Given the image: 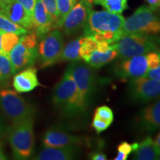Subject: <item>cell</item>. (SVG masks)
<instances>
[{
    "mask_svg": "<svg viewBox=\"0 0 160 160\" xmlns=\"http://www.w3.org/2000/svg\"><path fill=\"white\" fill-rule=\"evenodd\" d=\"M145 77L157 80V81H160V65L156 68L148 70Z\"/></svg>",
    "mask_w": 160,
    "mask_h": 160,
    "instance_id": "33",
    "label": "cell"
},
{
    "mask_svg": "<svg viewBox=\"0 0 160 160\" xmlns=\"http://www.w3.org/2000/svg\"><path fill=\"white\" fill-rule=\"evenodd\" d=\"M95 4L102 5L105 11L115 14H122L127 8V0H93Z\"/></svg>",
    "mask_w": 160,
    "mask_h": 160,
    "instance_id": "23",
    "label": "cell"
},
{
    "mask_svg": "<svg viewBox=\"0 0 160 160\" xmlns=\"http://www.w3.org/2000/svg\"><path fill=\"white\" fill-rule=\"evenodd\" d=\"M128 154L124 153L121 151H118L117 157L114 158V159L115 160H126L128 159Z\"/></svg>",
    "mask_w": 160,
    "mask_h": 160,
    "instance_id": "39",
    "label": "cell"
},
{
    "mask_svg": "<svg viewBox=\"0 0 160 160\" xmlns=\"http://www.w3.org/2000/svg\"><path fill=\"white\" fill-rule=\"evenodd\" d=\"M53 103L66 117L79 115L87 110L88 105L80 95L68 68L55 86L53 92Z\"/></svg>",
    "mask_w": 160,
    "mask_h": 160,
    "instance_id": "1",
    "label": "cell"
},
{
    "mask_svg": "<svg viewBox=\"0 0 160 160\" xmlns=\"http://www.w3.org/2000/svg\"><path fill=\"white\" fill-rule=\"evenodd\" d=\"M8 128H7V126L5 125V124L0 118V138L3 137L8 133Z\"/></svg>",
    "mask_w": 160,
    "mask_h": 160,
    "instance_id": "38",
    "label": "cell"
},
{
    "mask_svg": "<svg viewBox=\"0 0 160 160\" xmlns=\"http://www.w3.org/2000/svg\"><path fill=\"white\" fill-rule=\"evenodd\" d=\"M68 68L73 76L80 95L85 103L88 105L93 90H94L96 82V73L91 66L87 63L80 62L79 61L72 62Z\"/></svg>",
    "mask_w": 160,
    "mask_h": 160,
    "instance_id": "9",
    "label": "cell"
},
{
    "mask_svg": "<svg viewBox=\"0 0 160 160\" xmlns=\"http://www.w3.org/2000/svg\"><path fill=\"white\" fill-rule=\"evenodd\" d=\"M110 125H111V123L100 119L97 116H93V122H92V127L95 129L97 133H100L101 132L105 131L109 127Z\"/></svg>",
    "mask_w": 160,
    "mask_h": 160,
    "instance_id": "30",
    "label": "cell"
},
{
    "mask_svg": "<svg viewBox=\"0 0 160 160\" xmlns=\"http://www.w3.org/2000/svg\"><path fill=\"white\" fill-rule=\"evenodd\" d=\"M111 45L117 50V56L121 59L144 55L158 50L156 38L142 33L124 35Z\"/></svg>",
    "mask_w": 160,
    "mask_h": 160,
    "instance_id": "4",
    "label": "cell"
},
{
    "mask_svg": "<svg viewBox=\"0 0 160 160\" xmlns=\"http://www.w3.org/2000/svg\"><path fill=\"white\" fill-rule=\"evenodd\" d=\"M41 85L37 77V70L32 66L16 73L13 79V88L17 93H28Z\"/></svg>",
    "mask_w": 160,
    "mask_h": 160,
    "instance_id": "17",
    "label": "cell"
},
{
    "mask_svg": "<svg viewBox=\"0 0 160 160\" xmlns=\"http://www.w3.org/2000/svg\"><path fill=\"white\" fill-rule=\"evenodd\" d=\"M157 159H160V153H159V156H158V158H157Z\"/></svg>",
    "mask_w": 160,
    "mask_h": 160,
    "instance_id": "45",
    "label": "cell"
},
{
    "mask_svg": "<svg viewBox=\"0 0 160 160\" xmlns=\"http://www.w3.org/2000/svg\"><path fill=\"white\" fill-rule=\"evenodd\" d=\"M38 39L35 31L25 33L20 38L17 45L10 52L9 57L13 75L17 73L20 70L34 65L39 57Z\"/></svg>",
    "mask_w": 160,
    "mask_h": 160,
    "instance_id": "5",
    "label": "cell"
},
{
    "mask_svg": "<svg viewBox=\"0 0 160 160\" xmlns=\"http://www.w3.org/2000/svg\"><path fill=\"white\" fill-rule=\"evenodd\" d=\"M148 68L145 55H139L123 59L116 66V75L123 79H133L146 76Z\"/></svg>",
    "mask_w": 160,
    "mask_h": 160,
    "instance_id": "12",
    "label": "cell"
},
{
    "mask_svg": "<svg viewBox=\"0 0 160 160\" xmlns=\"http://www.w3.org/2000/svg\"><path fill=\"white\" fill-rule=\"evenodd\" d=\"M13 75L12 65L8 53L0 52V87L8 85Z\"/></svg>",
    "mask_w": 160,
    "mask_h": 160,
    "instance_id": "22",
    "label": "cell"
},
{
    "mask_svg": "<svg viewBox=\"0 0 160 160\" xmlns=\"http://www.w3.org/2000/svg\"><path fill=\"white\" fill-rule=\"evenodd\" d=\"M117 57V51L112 46V48L110 49L106 53H101L96 50L92 53L91 57L85 62L88 65L94 68H100L106 64L113 61Z\"/></svg>",
    "mask_w": 160,
    "mask_h": 160,
    "instance_id": "20",
    "label": "cell"
},
{
    "mask_svg": "<svg viewBox=\"0 0 160 160\" xmlns=\"http://www.w3.org/2000/svg\"><path fill=\"white\" fill-rule=\"evenodd\" d=\"M88 1L91 2H93V0H88Z\"/></svg>",
    "mask_w": 160,
    "mask_h": 160,
    "instance_id": "46",
    "label": "cell"
},
{
    "mask_svg": "<svg viewBox=\"0 0 160 160\" xmlns=\"http://www.w3.org/2000/svg\"><path fill=\"white\" fill-rule=\"evenodd\" d=\"M63 48L62 34L58 29L52 30L44 36L38 46L40 67H51L59 62Z\"/></svg>",
    "mask_w": 160,
    "mask_h": 160,
    "instance_id": "8",
    "label": "cell"
},
{
    "mask_svg": "<svg viewBox=\"0 0 160 160\" xmlns=\"http://www.w3.org/2000/svg\"><path fill=\"white\" fill-rule=\"evenodd\" d=\"M0 108L13 124L34 117L37 112L34 106L28 102L17 91L10 89L0 91Z\"/></svg>",
    "mask_w": 160,
    "mask_h": 160,
    "instance_id": "6",
    "label": "cell"
},
{
    "mask_svg": "<svg viewBox=\"0 0 160 160\" xmlns=\"http://www.w3.org/2000/svg\"><path fill=\"white\" fill-rule=\"evenodd\" d=\"M149 6L139 7L133 15L125 19L122 35L142 33L146 35L160 34V18Z\"/></svg>",
    "mask_w": 160,
    "mask_h": 160,
    "instance_id": "3",
    "label": "cell"
},
{
    "mask_svg": "<svg viewBox=\"0 0 160 160\" xmlns=\"http://www.w3.org/2000/svg\"><path fill=\"white\" fill-rule=\"evenodd\" d=\"M86 141L85 137L71 135L57 128L48 130L42 139L45 147H79L85 145Z\"/></svg>",
    "mask_w": 160,
    "mask_h": 160,
    "instance_id": "14",
    "label": "cell"
},
{
    "mask_svg": "<svg viewBox=\"0 0 160 160\" xmlns=\"http://www.w3.org/2000/svg\"><path fill=\"white\" fill-rule=\"evenodd\" d=\"M158 52H157V53H158V54H159V59H160V51H157Z\"/></svg>",
    "mask_w": 160,
    "mask_h": 160,
    "instance_id": "44",
    "label": "cell"
},
{
    "mask_svg": "<svg viewBox=\"0 0 160 160\" xmlns=\"http://www.w3.org/2000/svg\"><path fill=\"white\" fill-rule=\"evenodd\" d=\"M20 39L19 35L13 33H2V52L10 53Z\"/></svg>",
    "mask_w": 160,
    "mask_h": 160,
    "instance_id": "27",
    "label": "cell"
},
{
    "mask_svg": "<svg viewBox=\"0 0 160 160\" xmlns=\"http://www.w3.org/2000/svg\"><path fill=\"white\" fill-rule=\"evenodd\" d=\"M0 12L24 28H34L33 18L25 11L23 6L16 0H0Z\"/></svg>",
    "mask_w": 160,
    "mask_h": 160,
    "instance_id": "13",
    "label": "cell"
},
{
    "mask_svg": "<svg viewBox=\"0 0 160 160\" xmlns=\"http://www.w3.org/2000/svg\"><path fill=\"white\" fill-rule=\"evenodd\" d=\"M82 37H80L77 39L71 41L65 46H64L60 61L75 62L81 59L79 56V48Z\"/></svg>",
    "mask_w": 160,
    "mask_h": 160,
    "instance_id": "21",
    "label": "cell"
},
{
    "mask_svg": "<svg viewBox=\"0 0 160 160\" xmlns=\"http://www.w3.org/2000/svg\"><path fill=\"white\" fill-rule=\"evenodd\" d=\"M111 48V44H109L107 42H102L97 43V51L101 52V53H106V52L108 51Z\"/></svg>",
    "mask_w": 160,
    "mask_h": 160,
    "instance_id": "35",
    "label": "cell"
},
{
    "mask_svg": "<svg viewBox=\"0 0 160 160\" xmlns=\"http://www.w3.org/2000/svg\"><path fill=\"white\" fill-rule=\"evenodd\" d=\"M34 117H29L14 123L8 130L10 145L16 159H27L31 157L34 148Z\"/></svg>",
    "mask_w": 160,
    "mask_h": 160,
    "instance_id": "2",
    "label": "cell"
},
{
    "mask_svg": "<svg viewBox=\"0 0 160 160\" xmlns=\"http://www.w3.org/2000/svg\"><path fill=\"white\" fill-rule=\"evenodd\" d=\"M147 2L153 11H157L160 8V0H147Z\"/></svg>",
    "mask_w": 160,
    "mask_h": 160,
    "instance_id": "37",
    "label": "cell"
},
{
    "mask_svg": "<svg viewBox=\"0 0 160 160\" xmlns=\"http://www.w3.org/2000/svg\"><path fill=\"white\" fill-rule=\"evenodd\" d=\"M134 152L135 159L153 160L157 159L160 151L153 139L151 137H147L139 143V146Z\"/></svg>",
    "mask_w": 160,
    "mask_h": 160,
    "instance_id": "19",
    "label": "cell"
},
{
    "mask_svg": "<svg viewBox=\"0 0 160 160\" xmlns=\"http://www.w3.org/2000/svg\"><path fill=\"white\" fill-rule=\"evenodd\" d=\"M89 157L93 160H106L107 159V156H106L103 152L94 151L90 153Z\"/></svg>",
    "mask_w": 160,
    "mask_h": 160,
    "instance_id": "36",
    "label": "cell"
},
{
    "mask_svg": "<svg viewBox=\"0 0 160 160\" xmlns=\"http://www.w3.org/2000/svg\"><path fill=\"white\" fill-rule=\"evenodd\" d=\"M117 151H121L129 156L132 152H133V149L131 144H129L127 142H122L120 143L119 146H118Z\"/></svg>",
    "mask_w": 160,
    "mask_h": 160,
    "instance_id": "34",
    "label": "cell"
},
{
    "mask_svg": "<svg viewBox=\"0 0 160 160\" xmlns=\"http://www.w3.org/2000/svg\"><path fill=\"white\" fill-rule=\"evenodd\" d=\"M7 159V157L5 154V152L3 151V148L2 143H0V160H5Z\"/></svg>",
    "mask_w": 160,
    "mask_h": 160,
    "instance_id": "40",
    "label": "cell"
},
{
    "mask_svg": "<svg viewBox=\"0 0 160 160\" xmlns=\"http://www.w3.org/2000/svg\"><path fill=\"white\" fill-rule=\"evenodd\" d=\"M145 57L148 69L156 68H157L160 65V59L158 53L151 51L148 53Z\"/></svg>",
    "mask_w": 160,
    "mask_h": 160,
    "instance_id": "31",
    "label": "cell"
},
{
    "mask_svg": "<svg viewBox=\"0 0 160 160\" xmlns=\"http://www.w3.org/2000/svg\"><path fill=\"white\" fill-rule=\"evenodd\" d=\"M155 143H156V145H157V147L158 148V149L160 151V133L158 134V136L155 139Z\"/></svg>",
    "mask_w": 160,
    "mask_h": 160,
    "instance_id": "41",
    "label": "cell"
},
{
    "mask_svg": "<svg viewBox=\"0 0 160 160\" xmlns=\"http://www.w3.org/2000/svg\"><path fill=\"white\" fill-rule=\"evenodd\" d=\"M156 40H157V43H159V44H160V37H157V38H156Z\"/></svg>",
    "mask_w": 160,
    "mask_h": 160,
    "instance_id": "43",
    "label": "cell"
},
{
    "mask_svg": "<svg viewBox=\"0 0 160 160\" xmlns=\"http://www.w3.org/2000/svg\"><path fill=\"white\" fill-rule=\"evenodd\" d=\"M125 19L121 14H115L107 11L92 10L84 27V34L91 37L96 33L122 32Z\"/></svg>",
    "mask_w": 160,
    "mask_h": 160,
    "instance_id": "7",
    "label": "cell"
},
{
    "mask_svg": "<svg viewBox=\"0 0 160 160\" xmlns=\"http://www.w3.org/2000/svg\"><path fill=\"white\" fill-rule=\"evenodd\" d=\"M33 22L35 33L38 39H41L44 36L49 33L53 28V19L48 13L41 0H37L33 13Z\"/></svg>",
    "mask_w": 160,
    "mask_h": 160,
    "instance_id": "16",
    "label": "cell"
},
{
    "mask_svg": "<svg viewBox=\"0 0 160 160\" xmlns=\"http://www.w3.org/2000/svg\"><path fill=\"white\" fill-rule=\"evenodd\" d=\"M44 7L45 8L48 13L53 19V28L56 29V25H57L58 20H59V11H58L57 0H41Z\"/></svg>",
    "mask_w": 160,
    "mask_h": 160,
    "instance_id": "28",
    "label": "cell"
},
{
    "mask_svg": "<svg viewBox=\"0 0 160 160\" xmlns=\"http://www.w3.org/2000/svg\"><path fill=\"white\" fill-rule=\"evenodd\" d=\"M97 42L93 38L88 36H83L79 48V56L81 59L86 62L91 57L93 51L97 50Z\"/></svg>",
    "mask_w": 160,
    "mask_h": 160,
    "instance_id": "26",
    "label": "cell"
},
{
    "mask_svg": "<svg viewBox=\"0 0 160 160\" xmlns=\"http://www.w3.org/2000/svg\"><path fill=\"white\" fill-rule=\"evenodd\" d=\"M2 32L0 31V52L2 51Z\"/></svg>",
    "mask_w": 160,
    "mask_h": 160,
    "instance_id": "42",
    "label": "cell"
},
{
    "mask_svg": "<svg viewBox=\"0 0 160 160\" xmlns=\"http://www.w3.org/2000/svg\"><path fill=\"white\" fill-rule=\"evenodd\" d=\"M78 152V147H45L34 159L71 160L75 159Z\"/></svg>",
    "mask_w": 160,
    "mask_h": 160,
    "instance_id": "18",
    "label": "cell"
},
{
    "mask_svg": "<svg viewBox=\"0 0 160 160\" xmlns=\"http://www.w3.org/2000/svg\"><path fill=\"white\" fill-rule=\"evenodd\" d=\"M77 1L78 0H57L58 11H59V20L56 25V28H62L65 17L76 5Z\"/></svg>",
    "mask_w": 160,
    "mask_h": 160,
    "instance_id": "25",
    "label": "cell"
},
{
    "mask_svg": "<svg viewBox=\"0 0 160 160\" xmlns=\"http://www.w3.org/2000/svg\"><path fill=\"white\" fill-rule=\"evenodd\" d=\"M137 122L139 128L146 131L153 132L160 128V99L140 112Z\"/></svg>",
    "mask_w": 160,
    "mask_h": 160,
    "instance_id": "15",
    "label": "cell"
},
{
    "mask_svg": "<svg viewBox=\"0 0 160 160\" xmlns=\"http://www.w3.org/2000/svg\"><path fill=\"white\" fill-rule=\"evenodd\" d=\"M128 94L132 100L139 102H149L160 97V81L143 77L131 79Z\"/></svg>",
    "mask_w": 160,
    "mask_h": 160,
    "instance_id": "10",
    "label": "cell"
},
{
    "mask_svg": "<svg viewBox=\"0 0 160 160\" xmlns=\"http://www.w3.org/2000/svg\"><path fill=\"white\" fill-rule=\"evenodd\" d=\"M94 116H97L100 119L105 120L109 123H112L113 121V113L109 107L106 105L100 106L96 109Z\"/></svg>",
    "mask_w": 160,
    "mask_h": 160,
    "instance_id": "29",
    "label": "cell"
},
{
    "mask_svg": "<svg viewBox=\"0 0 160 160\" xmlns=\"http://www.w3.org/2000/svg\"><path fill=\"white\" fill-rule=\"evenodd\" d=\"M16 1L21 4L25 9V11L28 13V14L33 18V8H34L37 0H16Z\"/></svg>",
    "mask_w": 160,
    "mask_h": 160,
    "instance_id": "32",
    "label": "cell"
},
{
    "mask_svg": "<svg viewBox=\"0 0 160 160\" xmlns=\"http://www.w3.org/2000/svg\"><path fill=\"white\" fill-rule=\"evenodd\" d=\"M92 10V2L88 0H79L65 17L62 25L64 33L72 36L84 28Z\"/></svg>",
    "mask_w": 160,
    "mask_h": 160,
    "instance_id": "11",
    "label": "cell"
},
{
    "mask_svg": "<svg viewBox=\"0 0 160 160\" xmlns=\"http://www.w3.org/2000/svg\"><path fill=\"white\" fill-rule=\"evenodd\" d=\"M0 31L2 33H13L17 35H24L28 30L16 24L0 12Z\"/></svg>",
    "mask_w": 160,
    "mask_h": 160,
    "instance_id": "24",
    "label": "cell"
}]
</instances>
